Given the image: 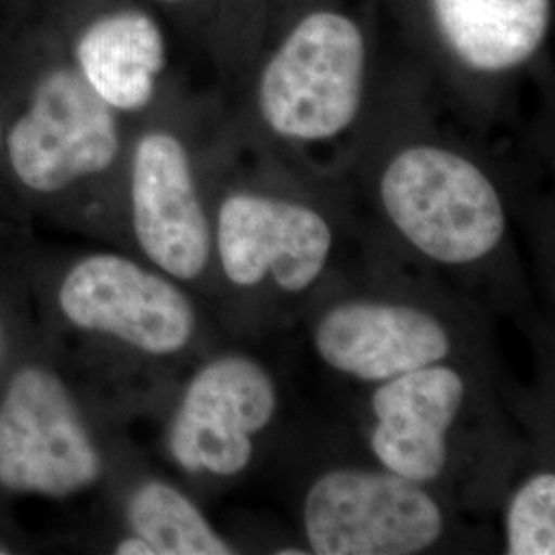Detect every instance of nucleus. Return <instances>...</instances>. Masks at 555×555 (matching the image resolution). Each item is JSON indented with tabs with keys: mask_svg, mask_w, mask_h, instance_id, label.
I'll return each instance as SVG.
<instances>
[{
	"mask_svg": "<svg viewBox=\"0 0 555 555\" xmlns=\"http://www.w3.org/2000/svg\"><path fill=\"white\" fill-rule=\"evenodd\" d=\"M132 220L142 251L178 280L206 270L212 235L199 202L190 155L171 132H149L132 160Z\"/></svg>",
	"mask_w": 555,
	"mask_h": 555,
	"instance_id": "nucleus-9",
	"label": "nucleus"
},
{
	"mask_svg": "<svg viewBox=\"0 0 555 555\" xmlns=\"http://www.w3.org/2000/svg\"><path fill=\"white\" fill-rule=\"evenodd\" d=\"M118 119L75 66L48 70L9 132V160L34 192L52 194L112 167Z\"/></svg>",
	"mask_w": 555,
	"mask_h": 555,
	"instance_id": "nucleus-4",
	"label": "nucleus"
},
{
	"mask_svg": "<svg viewBox=\"0 0 555 555\" xmlns=\"http://www.w3.org/2000/svg\"><path fill=\"white\" fill-rule=\"evenodd\" d=\"M380 204L422 256L444 266L488 258L504 237L500 192L476 163L437 144L397 153L378 183Z\"/></svg>",
	"mask_w": 555,
	"mask_h": 555,
	"instance_id": "nucleus-2",
	"label": "nucleus"
},
{
	"mask_svg": "<svg viewBox=\"0 0 555 555\" xmlns=\"http://www.w3.org/2000/svg\"><path fill=\"white\" fill-rule=\"evenodd\" d=\"M7 554V552H4V550H0V555H4Z\"/></svg>",
	"mask_w": 555,
	"mask_h": 555,
	"instance_id": "nucleus-18",
	"label": "nucleus"
},
{
	"mask_svg": "<svg viewBox=\"0 0 555 555\" xmlns=\"http://www.w3.org/2000/svg\"><path fill=\"white\" fill-rule=\"evenodd\" d=\"M465 393V378L442 362L383 380L371 399V449L383 469L416 483L442 476Z\"/></svg>",
	"mask_w": 555,
	"mask_h": 555,
	"instance_id": "nucleus-11",
	"label": "nucleus"
},
{
	"mask_svg": "<svg viewBox=\"0 0 555 555\" xmlns=\"http://www.w3.org/2000/svg\"><path fill=\"white\" fill-rule=\"evenodd\" d=\"M438 36L465 68L502 75L547 40L552 0H430Z\"/></svg>",
	"mask_w": 555,
	"mask_h": 555,
	"instance_id": "nucleus-13",
	"label": "nucleus"
},
{
	"mask_svg": "<svg viewBox=\"0 0 555 555\" xmlns=\"http://www.w3.org/2000/svg\"><path fill=\"white\" fill-rule=\"evenodd\" d=\"M100 474V455L60 378L21 371L0 405V486L68 496Z\"/></svg>",
	"mask_w": 555,
	"mask_h": 555,
	"instance_id": "nucleus-5",
	"label": "nucleus"
},
{
	"mask_svg": "<svg viewBox=\"0 0 555 555\" xmlns=\"http://www.w3.org/2000/svg\"><path fill=\"white\" fill-rule=\"evenodd\" d=\"M116 554L118 555H155L153 554V550H151V545L144 541V539H140L139 535L128 537V539H124V541H119L118 545H116Z\"/></svg>",
	"mask_w": 555,
	"mask_h": 555,
	"instance_id": "nucleus-16",
	"label": "nucleus"
},
{
	"mask_svg": "<svg viewBox=\"0 0 555 555\" xmlns=\"http://www.w3.org/2000/svg\"><path fill=\"white\" fill-rule=\"evenodd\" d=\"M334 231L315 208L258 192H235L220 204L217 249L227 280L254 288L268 278L288 295L323 274Z\"/></svg>",
	"mask_w": 555,
	"mask_h": 555,
	"instance_id": "nucleus-7",
	"label": "nucleus"
},
{
	"mask_svg": "<svg viewBox=\"0 0 555 555\" xmlns=\"http://www.w3.org/2000/svg\"><path fill=\"white\" fill-rule=\"evenodd\" d=\"M506 552L511 555L555 554V476L529 477L511 498L506 511Z\"/></svg>",
	"mask_w": 555,
	"mask_h": 555,
	"instance_id": "nucleus-15",
	"label": "nucleus"
},
{
	"mask_svg": "<svg viewBox=\"0 0 555 555\" xmlns=\"http://www.w3.org/2000/svg\"><path fill=\"white\" fill-rule=\"evenodd\" d=\"M80 77L114 112H139L167 66V41L157 21L139 9L103 13L75 43Z\"/></svg>",
	"mask_w": 555,
	"mask_h": 555,
	"instance_id": "nucleus-12",
	"label": "nucleus"
},
{
	"mask_svg": "<svg viewBox=\"0 0 555 555\" xmlns=\"http://www.w3.org/2000/svg\"><path fill=\"white\" fill-rule=\"evenodd\" d=\"M366 56L364 31L350 15L336 9L305 15L259 75L263 124L300 144L344 134L362 107Z\"/></svg>",
	"mask_w": 555,
	"mask_h": 555,
	"instance_id": "nucleus-1",
	"label": "nucleus"
},
{
	"mask_svg": "<svg viewBox=\"0 0 555 555\" xmlns=\"http://www.w3.org/2000/svg\"><path fill=\"white\" fill-rule=\"evenodd\" d=\"M318 357L337 373L383 383L451 354L453 341L437 315L403 302L348 300L313 330Z\"/></svg>",
	"mask_w": 555,
	"mask_h": 555,
	"instance_id": "nucleus-10",
	"label": "nucleus"
},
{
	"mask_svg": "<svg viewBox=\"0 0 555 555\" xmlns=\"http://www.w3.org/2000/svg\"><path fill=\"white\" fill-rule=\"evenodd\" d=\"M60 307L82 330L157 357L185 348L196 330L194 307L173 282L109 254L80 261L60 288Z\"/></svg>",
	"mask_w": 555,
	"mask_h": 555,
	"instance_id": "nucleus-8",
	"label": "nucleus"
},
{
	"mask_svg": "<svg viewBox=\"0 0 555 555\" xmlns=\"http://www.w3.org/2000/svg\"><path fill=\"white\" fill-rule=\"evenodd\" d=\"M163 2H183V0H163Z\"/></svg>",
	"mask_w": 555,
	"mask_h": 555,
	"instance_id": "nucleus-17",
	"label": "nucleus"
},
{
	"mask_svg": "<svg viewBox=\"0 0 555 555\" xmlns=\"http://www.w3.org/2000/svg\"><path fill=\"white\" fill-rule=\"evenodd\" d=\"M276 385L258 360L220 357L185 389L169 430V451L190 474L235 477L254 459V440L276 414Z\"/></svg>",
	"mask_w": 555,
	"mask_h": 555,
	"instance_id": "nucleus-6",
	"label": "nucleus"
},
{
	"mask_svg": "<svg viewBox=\"0 0 555 555\" xmlns=\"http://www.w3.org/2000/svg\"><path fill=\"white\" fill-rule=\"evenodd\" d=\"M302 525L311 554L414 555L444 533V515L412 479L387 469L337 467L311 483Z\"/></svg>",
	"mask_w": 555,
	"mask_h": 555,
	"instance_id": "nucleus-3",
	"label": "nucleus"
},
{
	"mask_svg": "<svg viewBox=\"0 0 555 555\" xmlns=\"http://www.w3.org/2000/svg\"><path fill=\"white\" fill-rule=\"evenodd\" d=\"M134 535L155 555H231L235 547L210 527L198 506L165 481H149L130 498Z\"/></svg>",
	"mask_w": 555,
	"mask_h": 555,
	"instance_id": "nucleus-14",
	"label": "nucleus"
}]
</instances>
